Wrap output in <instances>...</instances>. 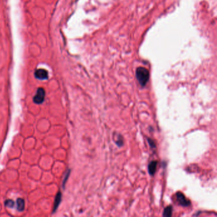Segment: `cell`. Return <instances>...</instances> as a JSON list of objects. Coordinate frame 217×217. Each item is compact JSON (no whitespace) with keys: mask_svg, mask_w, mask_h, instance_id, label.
<instances>
[{"mask_svg":"<svg viewBox=\"0 0 217 217\" xmlns=\"http://www.w3.org/2000/svg\"><path fill=\"white\" fill-rule=\"evenodd\" d=\"M136 77L138 82L142 87H144L147 84L150 77V74L147 69L143 67H139L136 70Z\"/></svg>","mask_w":217,"mask_h":217,"instance_id":"1","label":"cell"},{"mask_svg":"<svg viewBox=\"0 0 217 217\" xmlns=\"http://www.w3.org/2000/svg\"><path fill=\"white\" fill-rule=\"evenodd\" d=\"M60 201H61V194H60V192H59L58 194H57L56 197H55L54 207V211H53L54 212L55 211V209L58 208L59 204H60Z\"/></svg>","mask_w":217,"mask_h":217,"instance_id":"7","label":"cell"},{"mask_svg":"<svg viewBox=\"0 0 217 217\" xmlns=\"http://www.w3.org/2000/svg\"><path fill=\"white\" fill-rule=\"evenodd\" d=\"M176 195L177 201L179 202V204L181 206H185V207H187V206L190 205V201L185 197V196L183 193L178 192L176 193Z\"/></svg>","mask_w":217,"mask_h":217,"instance_id":"3","label":"cell"},{"mask_svg":"<svg viewBox=\"0 0 217 217\" xmlns=\"http://www.w3.org/2000/svg\"><path fill=\"white\" fill-rule=\"evenodd\" d=\"M157 162L156 161H153L150 164H149L148 169L149 174H150V175H154L156 171V169H157Z\"/></svg>","mask_w":217,"mask_h":217,"instance_id":"5","label":"cell"},{"mask_svg":"<svg viewBox=\"0 0 217 217\" xmlns=\"http://www.w3.org/2000/svg\"><path fill=\"white\" fill-rule=\"evenodd\" d=\"M148 143L149 144H150V147L152 148H155V143L154 142V141H152V140H150V139H148Z\"/></svg>","mask_w":217,"mask_h":217,"instance_id":"11","label":"cell"},{"mask_svg":"<svg viewBox=\"0 0 217 217\" xmlns=\"http://www.w3.org/2000/svg\"><path fill=\"white\" fill-rule=\"evenodd\" d=\"M24 206H25V202L22 199H17V208L19 211H22L24 210Z\"/></svg>","mask_w":217,"mask_h":217,"instance_id":"6","label":"cell"},{"mask_svg":"<svg viewBox=\"0 0 217 217\" xmlns=\"http://www.w3.org/2000/svg\"><path fill=\"white\" fill-rule=\"evenodd\" d=\"M173 207L171 206H169L164 209V211L163 213V216H171L172 215Z\"/></svg>","mask_w":217,"mask_h":217,"instance_id":"8","label":"cell"},{"mask_svg":"<svg viewBox=\"0 0 217 217\" xmlns=\"http://www.w3.org/2000/svg\"><path fill=\"white\" fill-rule=\"evenodd\" d=\"M35 77L40 80H46L48 79V72L44 69H38L35 72Z\"/></svg>","mask_w":217,"mask_h":217,"instance_id":"4","label":"cell"},{"mask_svg":"<svg viewBox=\"0 0 217 217\" xmlns=\"http://www.w3.org/2000/svg\"><path fill=\"white\" fill-rule=\"evenodd\" d=\"M116 143L118 145L119 147L122 146L124 144V141H123V138L121 135H119V138L117 139L116 141Z\"/></svg>","mask_w":217,"mask_h":217,"instance_id":"9","label":"cell"},{"mask_svg":"<svg viewBox=\"0 0 217 217\" xmlns=\"http://www.w3.org/2000/svg\"><path fill=\"white\" fill-rule=\"evenodd\" d=\"M5 205L8 207L12 208L14 206V202L12 200H7L5 201Z\"/></svg>","mask_w":217,"mask_h":217,"instance_id":"10","label":"cell"},{"mask_svg":"<svg viewBox=\"0 0 217 217\" xmlns=\"http://www.w3.org/2000/svg\"><path fill=\"white\" fill-rule=\"evenodd\" d=\"M45 96V92L43 88H39L37 90V94L33 98V101L37 104H41L44 101Z\"/></svg>","mask_w":217,"mask_h":217,"instance_id":"2","label":"cell"}]
</instances>
